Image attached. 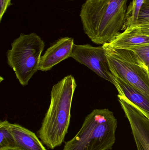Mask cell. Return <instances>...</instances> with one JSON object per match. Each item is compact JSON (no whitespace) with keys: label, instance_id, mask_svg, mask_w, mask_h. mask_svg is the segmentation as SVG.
I'll return each mask as SVG.
<instances>
[{"label":"cell","instance_id":"9","mask_svg":"<svg viewBox=\"0 0 149 150\" xmlns=\"http://www.w3.org/2000/svg\"><path fill=\"white\" fill-rule=\"evenodd\" d=\"M149 44V36L140 31L137 27H129L119 33L112 41L106 44L114 49H128Z\"/></svg>","mask_w":149,"mask_h":150},{"label":"cell","instance_id":"2","mask_svg":"<svg viewBox=\"0 0 149 150\" xmlns=\"http://www.w3.org/2000/svg\"><path fill=\"white\" fill-rule=\"evenodd\" d=\"M77 85L68 75L52 86L49 108L37 132L38 138L48 149L60 146L68 132L73 98Z\"/></svg>","mask_w":149,"mask_h":150},{"label":"cell","instance_id":"11","mask_svg":"<svg viewBox=\"0 0 149 150\" xmlns=\"http://www.w3.org/2000/svg\"><path fill=\"white\" fill-rule=\"evenodd\" d=\"M16 147L22 150H47L35 133L16 123H9Z\"/></svg>","mask_w":149,"mask_h":150},{"label":"cell","instance_id":"16","mask_svg":"<svg viewBox=\"0 0 149 150\" xmlns=\"http://www.w3.org/2000/svg\"><path fill=\"white\" fill-rule=\"evenodd\" d=\"M11 0H0V21L8 7L11 5Z\"/></svg>","mask_w":149,"mask_h":150},{"label":"cell","instance_id":"10","mask_svg":"<svg viewBox=\"0 0 149 150\" xmlns=\"http://www.w3.org/2000/svg\"><path fill=\"white\" fill-rule=\"evenodd\" d=\"M114 85L119 94L144 112L149 113V95L113 76Z\"/></svg>","mask_w":149,"mask_h":150},{"label":"cell","instance_id":"6","mask_svg":"<svg viewBox=\"0 0 149 150\" xmlns=\"http://www.w3.org/2000/svg\"><path fill=\"white\" fill-rule=\"evenodd\" d=\"M71 58L114 84L113 75L109 69L103 45L94 47L89 44H75Z\"/></svg>","mask_w":149,"mask_h":150},{"label":"cell","instance_id":"20","mask_svg":"<svg viewBox=\"0 0 149 150\" xmlns=\"http://www.w3.org/2000/svg\"><path fill=\"white\" fill-rule=\"evenodd\" d=\"M143 112L144 113V114H145V115H146V116H147V117H148V118L149 119V113L147 112H144V111H143Z\"/></svg>","mask_w":149,"mask_h":150},{"label":"cell","instance_id":"4","mask_svg":"<svg viewBox=\"0 0 149 150\" xmlns=\"http://www.w3.org/2000/svg\"><path fill=\"white\" fill-rule=\"evenodd\" d=\"M6 54L7 63L22 86H26L39 68L44 41L35 33H21Z\"/></svg>","mask_w":149,"mask_h":150},{"label":"cell","instance_id":"13","mask_svg":"<svg viewBox=\"0 0 149 150\" xmlns=\"http://www.w3.org/2000/svg\"><path fill=\"white\" fill-rule=\"evenodd\" d=\"M144 1V0H133L127 8L125 29L133 27L135 25Z\"/></svg>","mask_w":149,"mask_h":150},{"label":"cell","instance_id":"18","mask_svg":"<svg viewBox=\"0 0 149 150\" xmlns=\"http://www.w3.org/2000/svg\"><path fill=\"white\" fill-rule=\"evenodd\" d=\"M0 150H22L17 147H13V148H6L0 149Z\"/></svg>","mask_w":149,"mask_h":150},{"label":"cell","instance_id":"17","mask_svg":"<svg viewBox=\"0 0 149 150\" xmlns=\"http://www.w3.org/2000/svg\"><path fill=\"white\" fill-rule=\"evenodd\" d=\"M136 27H138L141 32L149 36V24Z\"/></svg>","mask_w":149,"mask_h":150},{"label":"cell","instance_id":"8","mask_svg":"<svg viewBox=\"0 0 149 150\" xmlns=\"http://www.w3.org/2000/svg\"><path fill=\"white\" fill-rule=\"evenodd\" d=\"M74 45L72 38L66 37L58 40L41 56L38 70L50 71L61 62L71 58Z\"/></svg>","mask_w":149,"mask_h":150},{"label":"cell","instance_id":"1","mask_svg":"<svg viewBox=\"0 0 149 150\" xmlns=\"http://www.w3.org/2000/svg\"><path fill=\"white\" fill-rule=\"evenodd\" d=\"M128 0H86L80 9L84 32L97 45L110 43L125 28Z\"/></svg>","mask_w":149,"mask_h":150},{"label":"cell","instance_id":"12","mask_svg":"<svg viewBox=\"0 0 149 150\" xmlns=\"http://www.w3.org/2000/svg\"><path fill=\"white\" fill-rule=\"evenodd\" d=\"M7 120L0 122V149L16 147L15 138L9 128Z\"/></svg>","mask_w":149,"mask_h":150},{"label":"cell","instance_id":"15","mask_svg":"<svg viewBox=\"0 0 149 150\" xmlns=\"http://www.w3.org/2000/svg\"><path fill=\"white\" fill-rule=\"evenodd\" d=\"M148 24H149V7L143 5L140 9L136 23L133 27Z\"/></svg>","mask_w":149,"mask_h":150},{"label":"cell","instance_id":"14","mask_svg":"<svg viewBox=\"0 0 149 150\" xmlns=\"http://www.w3.org/2000/svg\"><path fill=\"white\" fill-rule=\"evenodd\" d=\"M144 64L149 72V44L129 48Z\"/></svg>","mask_w":149,"mask_h":150},{"label":"cell","instance_id":"3","mask_svg":"<svg viewBox=\"0 0 149 150\" xmlns=\"http://www.w3.org/2000/svg\"><path fill=\"white\" fill-rule=\"evenodd\" d=\"M117 120L108 109L93 110L63 150H111L115 142Z\"/></svg>","mask_w":149,"mask_h":150},{"label":"cell","instance_id":"7","mask_svg":"<svg viewBox=\"0 0 149 150\" xmlns=\"http://www.w3.org/2000/svg\"><path fill=\"white\" fill-rule=\"evenodd\" d=\"M119 101L131 127L137 150H149V119L141 109L123 97Z\"/></svg>","mask_w":149,"mask_h":150},{"label":"cell","instance_id":"19","mask_svg":"<svg viewBox=\"0 0 149 150\" xmlns=\"http://www.w3.org/2000/svg\"><path fill=\"white\" fill-rule=\"evenodd\" d=\"M143 5H145L147 7H149V0H144Z\"/></svg>","mask_w":149,"mask_h":150},{"label":"cell","instance_id":"5","mask_svg":"<svg viewBox=\"0 0 149 150\" xmlns=\"http://www.w3.org/2000/svg\"><path fill=\"white\" fill-rule=\"evenodd\" d=\"M102 45L113 75L149 95V72L138 56L128 49Z\"/></svg>","mask_w":149,"mask_h":150}]
</instances>
